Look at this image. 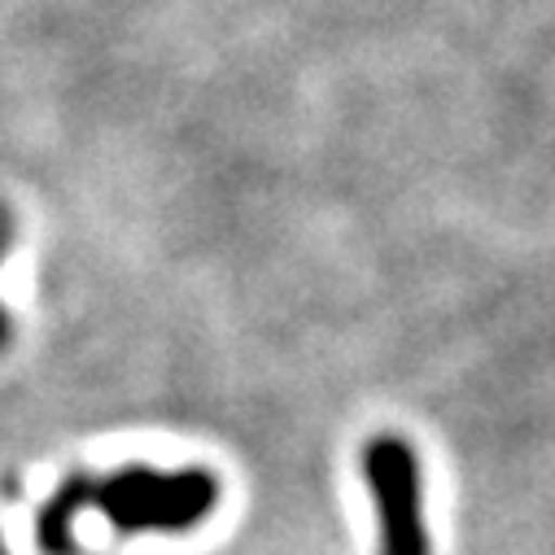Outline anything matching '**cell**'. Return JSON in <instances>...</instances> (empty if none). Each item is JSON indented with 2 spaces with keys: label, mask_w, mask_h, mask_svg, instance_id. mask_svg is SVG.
I'll use <instances>...</instances> for the list:
<instances>
[{
  "label": "cell",
  "mask_w": 555,
  "mask_h": 555,
  "mask_svg": "<svg viewBox=\"0 0 555 555\" xmlns=\"http://www.w3.org/2000/svg\"><path fill=\"white\" fill-rule=\"evenodd\" d=\"M83 499H96L118 529H184L206 516L215 503V481L206 473H118L105 486H79Z\"/></svg>",
  "instance_id": "obj_1"
},
{
  "label": "cell",
  "mask_w": 555,
  "mask_h": 555,
  "mask_svg": "<svg viewBox=\"0 0 555 555\" xmlns=\"http://www.w3.org/2000/svg\"><path fill=\"white\" fill-rule=\"evenodd\" d=\"M363 477L380 512V555H429L415 451L402 438H376L363 451Z\"/></svg>",
  "instance_id": "obj_2"
},
{
  "label": "cell",
  "mask_w": 555,
  "mask_h": 555,
  "mask_svg": "<svg viewBox=\"0 0 555 555\" xmlns=\"http://www.w3.org/2000/svg\"><path fill=\"white\" fill-rule=\"evenodd\" d=\"M0 333H5V320H0Z\"/></svg>",
  "instance_id": "obj_3"
}]
</instances>
